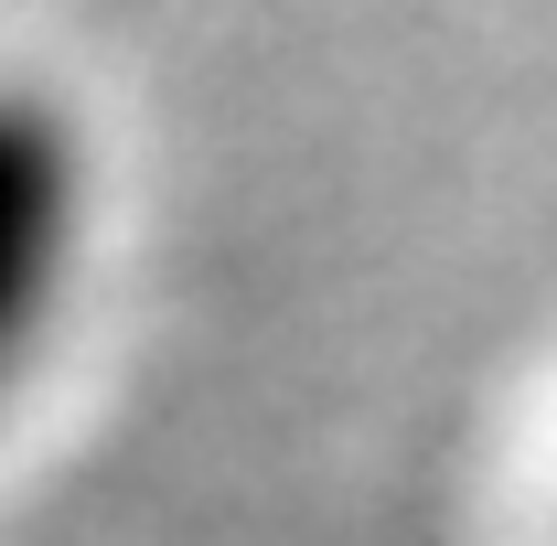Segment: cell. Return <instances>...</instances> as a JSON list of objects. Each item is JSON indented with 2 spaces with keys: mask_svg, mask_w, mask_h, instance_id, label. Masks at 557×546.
Here are the masks:
<instances>
[{
  "mask_svg": "<svg viewBox=\"0 0 557 546\" xmlns=\"http://www.w3.org/2000/svg\"><path fill=\"white\" fill-rule=\"evenodd\" d=\"M75 194H86V161L65 108H44L33 86H0V386L22 375L54 311V278L75 258Z\"/></svg>",
  "mask_w": 557,
  "mask_h": 546,
  "instance_id": "obj_1",
  "label": "cell"
}]
</instances>
